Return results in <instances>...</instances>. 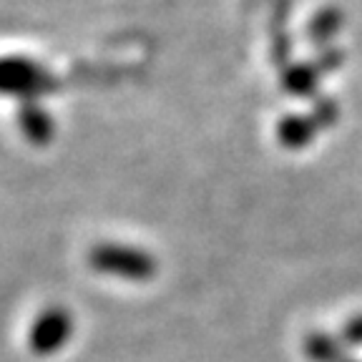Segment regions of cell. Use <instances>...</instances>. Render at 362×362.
<instances>
[{
    "label": "cell",
    "instance_id": "1",
    "mask_svg": "<svg viewBox=\"0 0 362 362\" xmlns=\"http://www.w3.org/2000/svg\"><path fill=\"white\" fill-rule=\"evenodd\" d=\"M90 269L108 274V277L131 279V282H148L156 277L158 264L156 257L146 249L129 247V244H111L103 242L88 252Z\"/></svg>",
    "mask_w": 362,
    "mask_h": 362
},
{
    "label": "cell",
    "instance_id": "2",
    "mask_svg": "<svg viewBox=\"0 0 362 362\" xmlns=\"http://www.w3.org/2000/svg\"><path fill=\"white\" fill-rule=\"evenodd\" d=\"M56 88V78L45 66L25 56L0 58V96H13L21 103L40 101Z\"/></svg>",
    "mask_w": 362,
    "mask_h": 362
},
{
    "label": "cell",
    "instance_id": "3",
    "mask_svg": "<svg viewBox=\"0 0 362 362\" xmlns=\"http://www.w3.org/2000/svg\"><path fill=\"white\" fill-rule=\"evenodd\" d=\"M74 334V317L66 307H48L33 320L28 329V345L35 355H56Z\"/></svg>",
    "mask_w": 362,
    "mask_h": 362
},
{
    "label": "cell",
    "instance_id": "4",
    "mask_svg": "<svg viewBox=\"0 0 362 362\" xmlns=\"http://www.w3.org/2000/svg\"><path fill=\"white\" fill-rule=\"evenodd\" d=\"M18 129L33 146H48L56 136L51 111L40 101H25L18 108Z\"/></svg>",
    "mask_w": 362,
    "mask_h": 362
},
{
    "label": "cell",
    "instance_id": "5",
    "mask_svg": "<svg viewBox=\"0 0 362 362\" xmlns=\"http://www.w3.org/2000/svg\"><path fill=\"white\" fill-rule=\"evenodd\" d=\"M277 141L282 144L284 148L289 151H300V148H307L312 141H315V136L320 134V126L315 124L310 113H289L284 116L282 121L277 124Z\"/></svg>",
    "mask_w": 362,
    "mask_h": 362
},
{
    "label": "cell",
    "instance_id": "6",
    "mask_svg": "<svg viewBox=\"0 0 362 362\" xmlns=\"http://www.w3.org/2000/svg\"><path fill=\"white\" fill-rule=\"evenodd\" d=\"M287 16H289V0H277L274 13H272V28H269V58L274 66H289V56H292V40H289L287 30Z\"/></svg>",
    "mask_w": 362,
    "mask_h": 362
},
{
    "label": "cell",
    "instance_id": "7",
    "mask_svg": "<svg viewBox=\"0 0 362 362\" xmlns=\"http://www.w3.org/2000/svg\"><path fill=\"white\" fill-rule=\"evenodd\" d=\"M317 83H320V71L315 63H289L287 68H282V88L289 96H315Z\"/></svg>",
    "mask_w": 362,
    "mask_h": 362
},
{
    "label": "cell",
    "instance_id": "8",
    "mask_svg": "<svg viewBox=\"0 0 362 362\" xmlns=\"http://www.w3.org/2000/svg\"><path fill=\"white\" fill-rule=\"evenodd\" d=\"M305 355L310 362H347L342 339L327 332H310L305 337Z\"/></svg>",
    "mask_w": 362,
    "mask_h": 362
},
{
    "label": "cell",
    "instance_id": "9",
    "mask_svg": "<svg viewBox=\"0 0 362 362\" xmlns=\"http://www.w3.org/2000/svg\"><path fill=\"white\" fill-rule=\"evenodd\" d=\"M342 25H345L342 13L334 11V8H325V11L312 16L310 25H307V38H310L315 45H329L334 38H337Z\"/></svg>",
    "mask_w": 362,
    "mask_h": 362
},
{
    "label": "cell",
    "instance_id": "10",
    "mask_svg": "<svg viewBox=\"0 0 362 362\" xmlns=\"http://www.w3.org/2000/svg\"><path fill=\"white\" fill-rule=\"evenodd\" d=\"M310 116L315 119V124L320 126V131H327V129H332L334 124H337V119H339V106H337V101L334 98H317L315 101V106H312V111H310Z\"/></svg>",
    "mask_w": 362,
    "mask_h": 362
},
{
    "label": "cell",
    "instance_id": "11",
    "mask_svg": "<svg viewBox=\"0 0 362 362\" xmlns=\"http://www.w3.org/2000/svg\"><path fill=\"white\" fill-rule=\"evenodd\" d=\"M339 339L347 347H362V315H355L347 320L342 332H339Z\"/></svg>",
    "mask_w": 362,
    "mask_h": 362
},
{
    "label": "cell",
    "instance_id": "12",
    "mask_svg": "<svg viewBox=\"0 0 362 362\" xmlns=\"http://www.w3.org/2000/svg\"><path fill=\"white\" fill-rule=\"evenodd\" d=\"M317 71L320 74H329V71H337L339 66H342V53L337 51V48H325L322 53H320V58H317Z\"/></svg>",
    "mask_w": 362,
    "mask_h": 362
},
{
    "label": "cell",
    "instance_id": "13",
    "mask_svg": "<svg viewBox=\"0 0 362 362\" xmlns=\"http://www.w3.org/2000/svg\"><path fill=\"white\" fill-rule=\"evenodd\" d=\"M347 362H355V360H347Z\"/></svg>",
    "mask_w": 362,
    "mask_h": 362
}]
</instances>
